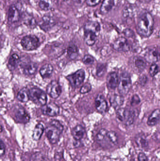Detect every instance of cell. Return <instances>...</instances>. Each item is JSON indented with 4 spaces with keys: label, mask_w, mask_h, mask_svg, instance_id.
Returning <instances> with one entry per match:
<instances>
[{
    "label": "cell",
    "mask_w": 160,
    "mask_h": 161,
    "mask_svg": "<svg viewBox=\"0 0 160 161\" xmlns=\"http://www.w3.org/2000/svg\"><path fill=\"white\" fill-rule=\"evenodd\" d=\"M20 59L17 54H13L10 56L8 62V68L10 70L15 69L19 64Z\"/></svg>",
    "instance_id": "28"
},
{
    "label": "cell",
    "mask_w": 160,
    "mask_h": 161,
    "mask_svg": "<svg viewBox=\"0 0 160 161\" xmlns=\"http://www.w3.org/2000/svg\"><path fill=\"white\" fill-rule=\"evenodd\" d=\"M47 92L52 98L54 99L58 98L62 92V88L60 83L57 80L51 81L47 86Z\"/></svg>",
    "instance_id": "8"
},
{
    "label": "cell",
    "mask_w": 160,
    "mask_h": 161,
    "mask_svg": "<svg viewBox=\"0 0 160 161\" xmlns=\"http://www.w3.org/2000/svg\"><path fill=\"white\" fill-rule=\"evenodd\" d=\"M56 24L55 19L52 16L49 15H45L42 18L39 23L40 28L45 32L50 30Z\"/></svg>",
    "instance_id": "11"
},
{
    "label": "cell",
    "mask_w": 160,
    "mask_h": 161,
    "mask_svg": "<svg viewBox=\"0 0 160 161\" xmlns=\"http://www.w3.org/2000/svg\"><path fill=\"white\" fill-rule=\"evenodd\" d=\"M141 102L140 97L137 95H134L132 96L131 100V105L132 106H135L138 105Z\"/></svg>",
    "instance_id": "41"
},
{
    "label": "cell",
    "mask_w": 160,
    "mask_h": 161,
    "mask_svg": "<svg viewBox=\"0 0 160 161\" xmlns=\"http://www.w3.org/2000/svg\"><path fill=\"white\" fill-rule=\"evenodd\" d=\"M108 131L105 129H101L96 135V141L102 147H110V144L107 140Z\"/></svg>",
    "instance_id": "14"
},
{
    "label": "cell",
    "mask_w": 160,
    "mask_h": 161,
    "mask_svg": "<svg viewBox=\"0 0 160 161\" xmlns=\"http://www.w3.org/2000/svg\"><path fill=\"white\" fill-rule=\"evenodd\" d=\"M124 34L127 37H132L134 36V32L130 29H126L124 30Z\"/></svg>",
    "instance_id": "43"
},
{
    "label": "cell",
    "mask_w": 160,
    "mask_h": 161,
    "mask_svg": "<svg viewBox=\"0 0 160 161\" xmlns=\"http://www.w3.org/2000/svg\"><path fill=\"white\" fill-rule=\"evenodd\" d=\"M12 113L14 114L15 120L18 123L26 124L30 121V115L25 109L20 105L15 106L12 111Z\"/></svg>",
    "instance_id": "6"
},
{
    "label": "cell",
    "mask_w": 160,
    "mask_h": 161,
    "mask_svg": "<svg viewBox=\"0 0 160 161\" xmlns=\"http://www.w3.org/2000/svg\"><path fill=\"white\" fill-rule=\"evenodd\" d=\"M135 142L138 147L146 149L148 147V142L145 135L142 134H138L135 137Z\"/></svg>",
    "instance_id": "27"
},
{
    "label": "cell",
    "mask_w": 160,
    "mask_h": 161,
    "mask_svg": "<svg viewBox=\"0 0 160 161\" xmlns=\"http://www.w3.org/2000/svg\"><path fill=\"white\" fill-rule=\"evenodd\" d=\"M140 1H142V2H148L150 0H140Z\"/></svg>",
    "instance_id": "50"
},
{
    "label": "cell",
    "mask_w": 160,
    "mask_h": 161,
    "mask_svg": "<svg viewBox=\"0 0 160 161\" xmlns=\"http://www.w3.org/2000/svg\"><path fill=\"white\" fill-rule=\"evenodd\" d=\"M138 161H148V158L146 155L142 152H141L138 155Z\"/></svg>",
    "instance_id": "45"
},
{
    "label": "cell",
    "mask_w": 160,
    "mask_h": 161,
    "mask_svg": "<svg viewBox=\"0 0 160 161\" xmlns=\"http://www.w3.org/2000/svg\"><path fill=\"white\" fill-rule=\"evenodd\" d=\"M83 1L84 0H75V1L77 3H82V2H83Z\"/></svg>",
    "instance_id": "49"
},
{
    "label": "cell",
    "mask_w": 160,
    "mask_h": 161,
    "mask_svg": "<svg viewBox=\"0 0 160 161\" xmlns=\"http://www.w3.org/2000/svg\"><path fill=\"white\" fill-rule=\"evenodd\" d=\"M29 96L30 100L37 105L43 106L47 104V95L39 88L34 87L30 89Z\"/></svg>",
    "instance_id": "3"
},
{
    "label": "cell",
    "mask_w": 160,
    "mask_h": 161,
    "mask_svg": "<svg viewBox=\"0 0 160 161\" xmlns=\"http://www.w3.org/2000/svg\"><path fill=\"white\" fill-rule=\"evenodd\" d=\"M0 146H1V151H0V156L1 157H3L5 153L6 147L4 143L2 140L0 142Z\"/></svg>",
    "instance_id": "44"
},
{
    "label": "cell",
    "mask_w": 160,
    "mask_h": 161,
    "mask_svg": "<svg viewBox=\"0 0 160 161\" xmlns=\"http://www.w3.org/2000/svg\"><path fill=\"white\" fill-rule=\"evenodd\" d=\"M85 131V129L82 126L78 125L71 130V135L75 141L80 142L84 136Z\"/></svg>",
    "instance_id": "16"
},
{
    "label": "cell",
    "mask_w": 160,
    "mask_h": 161,
    "mask_svg": "<svg viewBox=\"0 0 160 161\" xmlns=\"http://www.w3.org/2000/svg\"><path fill=\"white\" fill-rule=\"evenodd\" d=\"M110 101L113 108L118 109L123 105L124 99L122 95L115 94L111 97Z\"/></svg>",
    "instance_id": "21"
},
{
    "label": "cell",
    "mask_w": 160,
    "mask_h": 161,
    "mask_svg": "<svg viewBox=\"0 0 160 161\" xmlns=\"http://www.w3.org/2000/svg\"><path fill=\"white\" fill-rule=\"evenodd\" d=\"M154 25V18L152 15L147 11H143L137 19V32L142 36L149 37L153 33Z\"/></svg>",
    "instance_id": "1"
},
{
    "label": "cell",
    "mask_w": 160,
    "mask_h": 161,
    "mask_svg": "<svg viewBox=\"0 0 160 161\" xmlns=\"http://www.w3.org/2000/svg\"><path fill=\"white\" fill-rule=\"evenodd\" d=\"M53 3L51 0H40L39 6L44 11H48L52 7Z\"/></svg>",
    "instance_id": "34"
},
{
    "label": "cell",
    "mask_w": 160,
    "mask_h": 161,
    "mask_svg": "<svg viewBox=\"0 0 160 161\" xmlns=\"http://www.w3.org/2000/svg\"><path fill=\"white\" fill-rule=\"evenodd\" d=\"M63 130L64 127L59 121L53 120L50 122L45 129V133L51 144H55L58 142Z\"/></svg>",
    "instance_id": "2"
},
{
    "label": "cell",
    "mask_w": 160,
    "mask_h": 161,
    "mask_svg": "<svg viewBox=\"0 0 160 161\" xmlns=\"http://www.w3.org/2000/svg\"><path fill=\"white\" fill-rule=\"evenodd\" d=\"M139 81H140L141 85H145L147 81V77L146 75H142L140 77Z\"/></svg>",
    "instance_id": "47"
},
{
    "label": "cell",
    "mask_w": 160,
    "mask_h": 161,
    "mask_svg": "<svg viewBox=\"0 0 160 161\" xmlns=\"http://www.w3.org/2000/svg\"><path fill=\"white\" fill-rule=\"evenodd\" d=\"M17 98L20 102H27L30 99L29 90L26 88L22 89L18 93Z\"/></svg>",
    "instance_id": "29"
},
{
    "label": "cell",
    "mask_w": 160,
    "mask_h": 161,
    "mask_svg": "<svg viewBox=\"0 0 160 161\" xmlns=\"http://www.w3.org/2000/svg\"><path fill=\"white\" fill-rule=\"evenodd\" d=\"M84 64L86 65H92L95 62L94 57L90 55H86L82 59Z\"/></svg>",
    "instance_id": "36"
},
{
    "label": "cell",
    "mask_w": 160,
    "mask_h": 161,
    "mask_svg": "<svg viewBox=\"0 0 160 161\" xmlns=\"http://www.w3.org/2000/svg\"><path fill=\"white\" fill-rule=\"evenodd\" d=\"M146 60L145 58L140 57H135L134 58V66L139 70L143 71L146 67Z\"/></svg>",
    "instance_id": "31"
},
{
    "label": "cell",
    "mask_w": 160,
    "mask_h": 161,
    "mask_svg": "<svg viewBox=\"0 0 160 161\" xmlns=\"http://www.w3.org/2000/svg\"><path fill=\"white\" fill-rule=\"evenodd\" d=\"M114 4V0H104L101 7V13L103 15L107 14L112 8Z\"/></svg>",
    "instance_id": "25"
},
{
    "label": "cell",
    "mask_w": 160,
    "mask_h": 161,
    "mask_svg": "<svg viewBox=\"0 0 160 161\" xmlns=\"http://www.w3.org/2000/svg\"><path fill=\"white\" fill-rule=\"evenodd\" d=\"M84 30L93 32L98 36L100 32V25L97 22L89 21L85 25Z\"/></svg>",
    "instance_id": "17"
},
{
    "label": "cell",
    "mask_w": 160,
    "mask_h": 161,
    "mask_svg": "<svg viewBox=\"0 0 160 161\" xmlns=\"http://www.w3.org/2000/svg\"><path fill=\"white\" fill-rule=\"evenodd\" d=\"M115 50L119 52H128L130 50V45L127 40L124 37H120L115 41L113 44Z\"/></svg>",
    "instance_id": "13"
},
{
    "label": "cell",
    "mask_w": 160,
    "mask_h": 161,
    "mask_svg": "<svg viewBox=\"0 0 160 161\" xmlns=\"http://www.w3.org/2000/svg\"><path fill=\"white\" fill-rule=\"evenodd\" d=\"M44 157L40 152H36L31 156L30 161H43Z\"/></svg>",
    "instance_id": "35"
},
{
    "label": "cell",
    "mask_w": 160,
    "mask_h": 161,
    "mask_svg": "<svg viewBox=\"0 0 160 161\" xmlns=\"http://www.w3.org/2000/svg\"><path fill=\"white\" fill-rule=\"evenodd\" d=\"M66 78L72 87L77 88L83 82L85 78V72L84 70H79L74 73L67 76Z\"/></svg>",
    "instance_id": "7"
},
{
    "label": "cell",
    "mask_w": 160,
    "mask_h": 161,
    "mask_svg": "<svg viewBox=\"0 0 160 161\" xmlns=\"http://www.w3.org/2000/svg\"><path fill=\"white\" fill-rule=\"evenodd\" d=\"M101 0H85L86 4L89 6L93 7L97 5L100 3Z\"/></svg>",
    "instance_id": "42"
},
{
    "label": "cell",
    "mask_w": 160,
    "mask_h": 161,
    "mask_svg": "<svg viewBox=\"0 0 160 161\" xmlns=\"http://www.w3.org/2000/svg\"><path fill=\"white\" fill-rule=\"evenodd\" d=\"M20 13L18 8L15 5H11L8 11V20L9 22L14 23L19 20Z\"/></svg>",
    "instance_id": "12"
},
{
    "label": "cell",
    "mask_w": 160,
    "mask_h": 161,
    "mask_svg": "<svg viewBox=\"0 0 160 161\" xmlns=\"http://www.w3.org/2000/svg\"><path fill=\"white\" fill-rule=\"evenodd\" d=\"M145 59L149 63H155L160 59V49L157 47H152L147 51Z\"/></svg>",
    "instance_id": "9"
},
{
    "label": "cell",
    "mask_w": 160,
    "mask_h": 161,
    "mask_svg": "<svg viewBox=\"0 0 160 161\" xmlns=\"http://www.w3.org/2000/svg\"><path fill=\"white\" fill-rule=\"evenodd\" d=\"M92 89V86L90 83H86L83 85L80 90V92L82 94H85L89 92Z\"/></svg>",
    "instance_id": "39"
},
{
    "label": "cell",
    "mask_w": 160,
    "mask_h": 161,
    "mask_svg": "<svg viewBox=\"0 0 160 161\" xmlns=\"http://www.w3.org/2000/svg\"><path fill=\"white\" fill-rule=\"evenodd\" d=\"M126 110V109L120 108L117 109V112H116V116H117V118L121 122H124Z\"/></svg>",
    "instance_id": "38"
},
{
    "label": "cell",
    "mask_w": 160,
    "mask_h": 161,
    "mask_svg": "<svg viewBox=\"0 0 160 161\" xmlns=\"http://www.w3.org/2000/svg\"><path fill=\"white\" fill-rule=\"evenodd\" d=\"M135 114L133 111L126 109L124 122L127 125H130L133 124L135 118Z\"/></svg>",
    "instance_id": "30"
},
{
    "label": "cell",
    "mask_w": 160,
    "mask_h": 161,
    "mask_svg": "<svg viewBox=\"0 0 160 161\" xmlns=\"http://www.w3.org/2000/svg\"><path fill=\"white\" fill-rule=\"evenodd\" d=\"M19 2L20 3H21L22 4L23 3H27L29 2V0H18Z\"/></svg>",
    "instance_id": "48"
},
{
    "label": "cell",
    "mask_w": 160,
    "mask_h": 161,
    "mask_svg": "<svg viewBox=\"0 0 160 161\" xmlns=\"http://www.w3.org/2000/svg\"><path fill=\"white\" fill-rule=\"evenodd\" d=\"M158 67L156 64H152L149 69V74L152 77L156 75L158 72Z\"/></svg>",
    "instance_id": "40"
},
{
    "label": "cell",
    "mask_w": 160,
    "mask_h": 161,
    "mask_svg": "<svg viewBox=\"0 0 160 161\" xmlns=\"http://www.w3.org/2000/svg\"><path fill=\"white\" fill-rule=\"evenodd\" d=\"M118 75L116 73H111L107 78V83L109 88L114 89L117 87L119 83Z\"/></svg>",
    "instance_id": "18"
},
{
    "label": "cell",
    "mask_w": 160,
    "mask_h": 161,
    "mask_svg": "<svg viewBox=\"0 0 160 161\" xmlns=\"http://www.w3.org/2000/svg\"><path fill=\"white\" fill-rule=\"evenodd\" d=\"M131 85V79L129 75L127 73H122L117 86L119 93L122 96L127 94L130 90Z\"/></svg>",
    "instance_id": "5"
},
{
    "label": "cell",
    "mask_w": 160,
    "mask_h": 161,
    "mask_svg": "<svg viewBox=\"0 0 160 161\" xmlns=\"http://www.w3.org/2000/svg\"><path fill=\"white\" fill-rule=\"evenodd\" d=\"M53 72V67L51 64H47L42 66L39 70L40 75L43 78H49Z\"/></svg>",
    "instance_id": "23"
},
{
    "label": "cell",
    "mask_w": 160,
    "mask_h": 161,
    "mask_svg": "<svg viewBox=\"0 0 160 161\" xmlns=\"http://www.w3.org/2000/svg\"><path fill=\"white\" fill-rule=\"evenodd\" d=\"M153 139L155 142L160 143V131L156 132L153 135Z\"/></svg>",
    "instance_id": "46"
},
{
    "label": "cell",
    "mask_w": 160,
    "mask_h": 161,
    "mask_svg": "<svg viewBox=\"0 0 160 161\" xmlns=\"http://www.w3.org/2000/svg\"><path fill=\"white\" fill-rule=\"evenodd\" d=\"M45 128L44 126L41 124H38L35 127L34 129L33 132V139L34 141H38L40 140L44 132Z\"/></svg>",
    "instance_id": "26"
},
{
    "label": "cell",
    "mask_w": 160,
    "mask_h": 161,
    "mask_svg": "<svg viewBox=\"0 0 160 161\" xmlns=\"http://www.w3.org/2000/svg\"><path fill=\"white\" fill-rule=\"evenodd\" d=\"M41 111L45 115L53 117L59 114L60 112V108L55 103H50L42 106Z\"/></svg>",
    "instance_id": "10"
},
{
    "label": "cell",
    "mask_w": 160,
    "mask_h": 161,
    "mask_svg": "<svg viewBox=\"0 0 160 161\" xmlns=\"http://www.w3.org/2000/svg\"><path fill=\"white\" fill-rule=\"evenodd\" d=\"M22 18L23 23L29 28H34L36 26V21L32 15L27 13H23Z\"/></svg>",
    "instance_id": "19"
},
{
    "label": "cell",
    "mask_w": 160,
    "mask_h": 161,
    "mask_svg": "<svg viewBox=\"0 0 160 161\" xmlns=\"http://www.w3.org/2000/svg\"><path fill=\"white\" fill-rule=\"evenodd\" d=\"M97 36L95 33L89 31H85V41L88 46H92L96 40Z\"/></svg>",
    "instance_id": "24"
},
{
    "label": "cell",
    "mask_w": 160,
    "mask_h": 161,
    "mask_svg": "<svg viewBox=\"0 0 160 161\" xmlns=\"http://www.w3.org/2000/svg\"><path fill=\"white\" fill-rule=\"evenodd\" d=\"M95 106L98 111L104 113L107 110V103L102 95H98L95 99Z\"/></svg>",
    "instance_id": "15"
},
{
    "label": "cell",
    "mask_w": 160,
    "mask_h": 161,
    "mask_svg": "<svg viewBox=\"0 0 160 161\" xmlns=\"http://www.w3.org/2000/svg\"><path fill=\"white\" fill-rule=\"evenodd\" d=\"M160 121V109L155 110L148 117L147 124L150 126L156 125Z\"/></svg>",
    "instance_id": "20"
},
{
    "label": "cell",
    "mask_w": 160,
    "mask_h": 161,
    "mask_svg": "<svg viewBox=\"0 0 160 161\" xmlns=\"http://www.w3.org/2000/svg\"><path fill=\"white\" fill-rule=\"evenodd\" d=\"M37 65L33 62H29L23 67V72L25 75H32L34 74L37 69Z\"/></svg>",
    "instance_id": "22"
},
{
    "label": "cell",
    "mask_w": 160,
    "mask_h": 161,
    "mask_svg": "<svg viewBox=\"0 0 160 161\" xmlns=\"http://www.w3.org/2000/svg\"><path fill=\"white\" fill-rule=\"evenodd\" d=\"M67 53L71 59H74L77 58L79 55V50L77 46L74 44L70 45L67 49Z\"/></svg>",
    "instance_id": "33"
},
{
    "label": "cell",
    "mask_w": 160,
    "mask_h": 161,
    "mask_svg": "<svg viewBox=\"0 0 160 161\" xmlns=\"http://www.w3.org/2000/svg\"><path fill=\"white\" fill-rule=\"evenodd\" d=\"M106 70V67L103 64H100L98 65L97 67V75L99 77H101L102 75H104Z\"/></svg>",
    "instance_id": "37"
},
{
    "label": "cell",
    "mask_w": 160,
    "mask_h": 161,
    "mask_svg": "<svg viewBox=\"0 0 160 161\" xmlns=\"http://www.w3.org/2000/svg\"><path fill=\"white\" fill-rule=\"evenodd\" d=\"M107 138L109 144L111 147L116 146L118 143V138L117 134L114 131H108Z\"/></svg>",
    "instance_id": "32"
},
{
    "label": "cell",
    "mask_w": 160,
    "mask_h": 161,
    "mask_svg": "<svg viewBox=\"0 0 160 161\" xmlns=\"http://www.w3.org/2000/svg\"><path fill=\"white\" fill-rule=\"evenodd\" d=\"M39 43L38 38L34 35L25 36L21 41V44L23 49L28 51H34L37 49Z\"/></svg>",
    "instance_id": "4"
}]
</instances>
